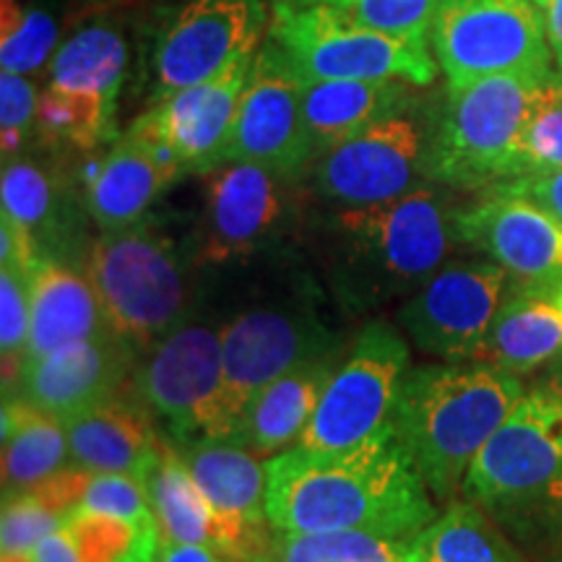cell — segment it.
<instances>
[{
  "instance_id": "obj_29",
  "label": "cell",
  "mask_w": 562,
  "mask_h": 562,
  "mask_svg": "<svg viewBox=\"0 0 562 562\" xmlns=\"http://www.w3.org/2000/svg\"><path fill=\"white\" fill-rule=\"evenodd\" d=\"M70 463L63 419L3 393V495L37 487Z\"/></svg>"
},
{
  "instance_id": "obj_42",
  "label": "cell",
  "mask_w": 562,
  "mask_h": 562,
  "mask_svg": "<svg viewBox=\"0 0 562 562\" xmlns=\"http://www.w3.org/2000/svg\"><path fill=\"white\" fill-rule=\"evenodd\" d=\"M539 562H562V495L508 524Z\"/></svg>"
},
{
  "instance_id": "obj_3",
  "label": "cell",
  "mask_w": 562,
  "mask_h": 562,
  "mask_svg": "<svg viewBox=\"0 0 562 562\" xmlns=\"http://www.w3.org/2000/svg\"><path fill=\"white\" fill-rule=\"evenodd\" d=\"M524 396L521 378L495 364H425L406 372L389 425L435 501L451 505L476 456Z\"/></svg>"
},
{
  "instance_id": "obj_8",
  "label": "cell",
  "mask_w": 562,
  "mask_h": 562,
  "mask_svg": "<svg viewBox=\"0 0 562 562\" xmlns=\"http://www.w3.org/2000/svg\"><path fill=\"white\" fill-rule=\"evenodd\" d=\"M269 40L302 81H406L430 87L438 76V60L427 50V42L368 30L328 5L277 0Z\"/></svg>"
},
{
  "instance_id": "obj_32",
  "label": "cell",
  "mask_w": 562,
  "mask_h": 562,
  "mask_svg": "<svg viewBox=\"0 0 562 562\" xmlns=\"http://www.w3.org/2000/svg\"><path fill=\"white\" fill-rule=\"evenodd\" d=\"M252 562H414V537L378 531H279Z\"/></svg>"
},
{
  "instance_id": "obj_39",
  "label": "cell",
  "mask_w": 562,
  "mask_h": 562,
  "mask_svg": "<svg viewBox=\"0 0 562 562\" xmlns=\"http://www.w3.org/2000/svg\"><path fill=\"white\" fill-rule=\"evenodd\" d=\"M550 170H562V76L558 70L547 79L524 136V175Z\"/></svg>"
},
{
  "instance_id": "obj_34",
  "label": "cell",
  "mask_w": 562,
  "mask_h": 562,
  "mask_svg": "<svg viewBox=\"0 0 562 562\" xmlns=\"http://www.w3.org/2000/svg\"><path fill=\"white\" fill-rule=\"evenodd\" d=\"M60 529L79 562H157L161 547L159 531L87 508L70 510Z\"/></svg>"
},
{
  "instance_id": "obj_47",
  "label": "cell",
  "mask_w": 562,
  "mask_h": 562,
  "mask_svg": "<svg viewBox=\"0 0 562 562\" xmlns=\"http://www.w3.org/2000/svg\"><path fill=\"white\" fill-rule=\"evenodd\" d=\"M3 562H34L32 554H9V558H3Z\"/></svg>"
},
{
  "instance_id": "obj_19",
  "label": "cell",
  "mask_w": 562,
  "mask_h": 562,
  "mask_svg": "<svg viewBox=\"0 0 562 562\" xmlns=\"http://www.w3.org/2000/svg\"><path fill=\"white\" fill-rule=\"evenodd\" d=\"M136 357L138 351L115 334L68 344L21 364L11 393L60 419L74 417L121 396L131 385Z\"/></svg>"
},
{
  "instance_id": "obj_5",
  "label": "cell",
  "mask_w": 562,
  "mask_h": 562,
  "mask_svg": "<svg viewBox=\"0 0 562 562\" xmlns=\"http://www.w3.org/2000/svg\"><path fill=\"white\" fill-rule=\"evenodd\" d=\"M83 273L112 334L138 355L201 305L191 235L178 240L151 216L91 240Z\"/></svg>"
},
{
  "instance_id": "obj_21",
  "label": "cell",
  "mask_w": 562,
  "mask_h": 562,
  "mask_svg": "<svg viewBox=\"0 0 562 562\" xmlns=\"http://www.w3.org/2000/svg\"><path fill=\"white\" fill-rule=\"evenodd\" d=\"M3 214L26 232L40 261H55L83 271L91 240L83 235V211L76 186L53 165L13 157L0 175Z\"/></svg>"
},
{
  "instance_id": "obj_35",
  "label": "cell",
  "mask_w": 562,
  "mask_h": 562,
  "mask_svg": "<svg viewBox=\"0 0 562 562\" xmlns=\"http://www.w3.org/2000/svg\"><path fill=\"white\" fill-rule=\"evenodd\" d=\"M58 21L40 5H21L3 0L0 13V68L32 76L50 66L58 50Z\"/></svg>"
},
{
  "instance_id": "obj_44",
  "label": "cell",
  "mask_w": 562,
  "mask_h": 562,
  "mask_svg": "<svg viewBox=\"0 0 562 562\" xmlns=\"http://www.w3.org/2000/svg\"><path fill=\"white\" fill-rule=\"evenodd\" d=\"M157 562H229V560L209 544L161 542Z\"/></svg>"
},
{
  "instance_id": "obj_17",
  "label": "cell",
  "mask_w": 562,
  "mask_h": 562,
  "mask_svg": "<svg viewBox=\"0 0 562 562\" xmlns=\"http://www.w3.org/2000/svg\"><path fill=\"white\" fill-rule=\"evenodd\" d=\"M175 448L220 521L224 558L256 560L271 537L261 456L227 435H201Z\"/></svg>"
},
{
  "instance_id": "obj_25",
  "label": "cell",
  "mask_w": 562,
  "mask_h": 562,
  "mask_svg": "<svg viewBox=\"0 0 562 562\" xmlns=\"http://www.w3.org/2000/svg\"><path fill=\"white\" fill-rule=\"evenodd\" d=\"M341 362L344 351L323 355L300 362L297 368L286 370L277 381H271L252 396L240 425H237L235 440H240L243 446H248L252 453L263 456V459L297 446Z\"/></svg>"
},
{
  "instance_id": "obj_7",
  "label": "cell",
  "mask_w": 562,
  "mask_h": 562,
  "mask_svg": "<svg viewBox=\"0 0 562 562\" xmlns=\"http://www.w3.org/2000/svg\"><path fill=\"white\" fill-rule=\"evenodd\" d=\"M302 178L252 161H224L203 175V214L191 235L199 269L284 256L302 229Z\"/></svg>"
},
{
  "instance_id": "obj_1",
  "label": "cell",
  "mask_w": 562,
  "mask_h": 562,
  "mask_svg": "<svg viewBox=\"0 0 562 562\" xmlns=\"http://www.w3.org/2000/svg\"><path fill=\"white\" fill-rule=\"evenodd\" d=\"M266 516L279 531H378L417 537L438 518L391 425L339 451L294 446L266 459Z\"/></svg>"
},
{
  "instance_id": "obj_31",
  "label": "cell",
  "mask_w": 562,
  "mask_h": 562,
  "mask_svg": "<svg viewBox=\"0 0 562 562\" xmlns=\"http://www.w3.org/2000/svg\"><path fill=\"white\" fill-rule=\"evenodd\" d=\"M125 68H128V45L123 32L112 24H89L70 34L55 50L50 66V83L63 89L89 91L117 108Z\"/></svg>"
},
{
  "instance_id": "obj_41",
  "label": "cell",
  "mask_w": 562,
  "mask_h": 562,
  "mask_svg": "<svg viewBox=\"0 0 562 562\" xmlns=\"http://www.w3.org/2000/svg\"><path fill=\"white\" fill-rule=\"evenodd\" d=\"M40 91L30 76L0 70V136L3 161L21 157L32 136H37Z\"/></svg>"
},
{
  "instance_id": "obj_28",
  "label": "cell",
  "mask_w": 562,
  "mask_h": 562,
  "mask_svg": "<svg viewBox=\"0 0 562 562\" xmlns=\"http://www.w3.org/2000/svg\"><path fill=\"white\" fill-rule=\"evenodd\" d=\"M149 497V505L157 516L161 542L209 544L222 552V531L214 510L188 472L186 461L175 442L161 432L157 459L146 469L140 480Z\"/></svg>"
},
{
  "instance_id": "obj_24",
  "label": "cell",
  "mask_w": 562,
  "mask_h": 562,
  "mask_svg": "<svg viewBox=\"0 0 562 562\" xmlns=\"http://www.w3.org/2000/svg\"><path fill=\"white\" fill-rule=\"evenodd\" d=\"M70 463L97 474H128L144 480L157 459L161 430L149 409L131 393L63 419Z\"/></svg>"
},
{
  "instance_id": "obj_16",
  "label": "cell",
  "mask_w": 562,
  "mask_h": 562,
  "mask_svg": "<svg viewBox=\"0 0 562 562\" xmlns=\"http://www.w3.org/2000/svg\"><path fill=\"white\" fill-rule=\"evenodd\" d=\"M224 161H252L292 178L307 175L313 165L302 121V79L271 40L256 55Z\"/></svg>"
},
{
  "instance_id": "obj_23",
  "label": "cell",
  "mask_w": 562,
  "mask_h": 562,
  "mask_svg": "<svg viewBox=\"0 0 562 562\" xmlns=\"http://www.w3.org/2000/svg\"><path fill=\"white\" fill-rule=\"evenodd\" d=\"M562 357V277L510 281L474 362L526 375Z\"/></svg>"
},
{
  "instance_id": "obj_36",
  "label": "cell",
  "mask_w": 562,
  "mask_h": 562,
  "mask_svg": "<svg viewBox=\"0 0 562 562\" xmlns=\"http://www.w3.org/2000/svg\"><path fill=\"white\" fill-rule=\"evenodd\" d=\"M294 5H328L368 30L427 42L442 0H290Z\"/></svg>"
},
{
  "instance_id": "obj_11",
  "label": "cell",
  "mask_w": 562,
  "mask_h": 562,
  "mask_svg": "<svg viewBox=\"0 0 562 562\" xmlns=\"http://www.w3.org/2000/svg\"><path fill=\"white\" fill-rule=\"evenodd\" d=\"M430 42L448 87L487 76L552 74L544 11L531 0H442Z\"/></svg>"
},
{
  "instance_id": "obj_43",
  "label": "cell",
  "mask_w": 562,
  "mask_h": 562,
  "mask_svg": "<svg viewBox=\"0 0 562 562\" xmlns=\"http://www.w3.org/2000/svg\"><path fill=\"white\" fill-rule=\"evenodd\" d=\"M495 188H503V191L518 193L524 195V199L539 203V206L547 209L552 216H558L562 222V170L524 175V178L508 180Z\"/></svg>"
},
{
  "instance_id": "obj_2",
  "label": "cell",
  "mask_w": 562,
  "mask_h": 562,
  "mask_svg": "<svg viewBox=\"0 0 562 562\" xmlns=\"http://www.w3.org/2000/svg\"><path fill=\"white\" fill-rule=\"evenodd\" d=\"M313 235L323 286L349 315L409 297L459 240L456 211L427 186L370 206H336Z\"/></svg>"
},
{
  "instance_id": "obj_13",
  "label": "cell",
  "mask_w": 562,
  "mask_h": 562,
  "mask_svg": "<svg viewBox=\"0 0 562 562\" xmlns=\"http://www.w3.org/2000/svg\"><path fill=\"white\" fill-rule=\"evenodd\" d=\"M409 372V347L391 323L372 321L357 334L334 372L297 446L339 451L389 425L398 389Z\"/></svg>"
},
{
  "instance_id": "obj_33",
  "label": "cell",
  "mask_w": 562,
  "mask_h": 562,
  "mask_svg": "<svg viewBox=\"0 0 562 562\" xmlns=\"http://www.w3.org/2000/svg\"><path fill=\"white\" fill-rule=\"evenodd\" d=\"M115 112V104L102 97L47 83V89L40 91L37 136L55 149L94 151L117 138Z\"/></svg>"
},
{
  "instance_id": "obj_30",
  "label": "cell",
  "mask_w": 562,
  "mask_h": 562,
  "mask_svg": "<svg viewBox=\"0 0 562 562\" xmlns=\"http://www.w3.org/2000/svg\"><path fill=\"white\" fill-rule=\"evenodd\" d=\"M414 552L422 562H531L472 501H453L414 537Z\"/></svg>"
},
{
  "instance_id": "obj_27",
  "label": "cell",
  "mask_w": 562,
  "mask_h": 562,
  "mask_svg": "<svg viewBox=\"0 0 562 562\" xmlns=\"http://www.w3.org/2000/svg\"><path fill=\"white\" fill-rule=\"evenodd\" d=\"M414 104L406 81H302V121L313 161L368 125Z\"/></svg>"
},
{
  "instance_id": "obj_18",
  "label": "cell",
  "mask_w": 562,
  "mask_h": 562,
  "mask_svg": "<svg viewBox=\"0 0 562 562\" xmlns=\"http://www.w3.org/2000/svg\"><path fill=\"white\" fill-rule=\"evenodd\" d=\"M256 55H248L214 79L172 91L138 117V123L172 151L186 175H206L224 165Z\"/></svg>"
},
{
  "instance_id": "obj_6",
  "label": "cell",
  "mask_w": 562,
  "mask_h": 562,
  "mask_svg": "<svg viewBox=\"0 0 562 562\" xmlns=\"http://www.w3.org/2000/svg\"><path fill=\"white\" fill-rule=\"evenodd\" d=\"M550 74H508L448 87L435 121L430 180L495 188L524 175V136Z\"/></svg>"
},
{
  "instance_id": "obj_9",
  "label": "cell",
  "mask_w": 562,
  "mask_h": 562,
  "mask_svg": "<svg viewBox=\"0 0 562 562\" xmlns=\"http://www.w3.org/2000/svg\"><path fill=\"white\" fill-rule=\"evenodd\" d=\"M461 495L501 524L562 495V396L526 393L476 456Z\"/></svg>"
},
{
  "instance_id": "obj_40",
  "label": "cell",
  "mask_w": 562,
  "mask_h": 562,
  "mask_svg": "<svg viewBox=\"0 0 562 562\" xmlns=\"http://www.w3.org/2000/svg\"><path fill=\"white\" fill-rule=\"evenodd\" d=\"M79 508L123 518V521L133 524L136 529L159 531L157 516H154L144 484H140L136 476L94 472L87 484V490H83Z\"/></svg>"
},
{
  "instance_id": "obj_46",
  "label": "cell",
  "mask_w": 562,
  "mask_h": 562,
  "mask_svg": "<svg viewBox=\"0 0 562 562\" xmlns=\"http://www.w3.org/2000/svg\"><path fill=\"white\" fill-rule=\"evenodd\" d=\"M542 389L558 393V396H562V357L558 360V368H554L550 375H547V381L542 383Z\"/></svg>"
},
{
  "instance_id": "obj_26",
  "label": "cell",
  "mask_w": 562,
  "mask_h": 562,
  "mask_svg": "<svg viewBox=\"0 0 562 562\" xmlns=\"http://www.w3.org/2000/svg\"><path fill=\"white\" fill-rule=\"evenodd\" d=\"M30 292L32 318L24 362L50 355L68 344L112 334L102 302L81 269L40 261L30 271Z\"/></svg>"
},
{
  "instance_id": "obj_45",
  "label": "cell",
  "mask_w": 562,
  "mask_h": 562,
  "mask_svg": "<svg viewBox=\"0 0 562 562\" xmlns=\"http://www.w3.org/2000/svg\"><path fill=\"white\" fill-rule=\"evenodd\" d=\"M544 26L547 40H550L554 70L562 76V0H550V5L544 9Z\"/></svg>"
},
{
  "instance_id": "obj_4",
  "label": "cell",
  "mask_w": 562,
  "mask_h": 562,
  "mask_svg": "<svg viewBox=\"0 0 562 562\" xmlns=\"http://www.w3.org/2000/svg\"><path fill=\"white\" fill-rule=\"evenodd\" d=\"M328 290L307 271H284L269 286L222 318L224 381L216 435L235 438L258 391L286 370L323 355L347 351V339L323 315Z\"/></svg>"
},
{
  "instance_id": "obj_22",
  "label": "cell",
  "mask_w": 562,
  "mask_h": 562,
  "mask_svg": "<svg viewBox=\"0 0 562 562\" xmlns=\"http://www.w3.org/2000/svg\"><path fill=\"white\" fill-rule=\"evenodd\" d=\"M182 175L180 161L161 138L136 121L91 170L83 206L100 232L125 229L146 220L159 195Z\"/></svg>"
},
{
  "instance_id": "obj_10",
  "label": "cell",
  "mask_w": 562,
  "mask_h": 562,
  "mask_svg": "<svg viewBox=\"0 0 562 562\" xmlns=\"http://www.w3.org/2000/svg\"><path fill=\"white\" fill-rule=\"evenodd\" d=\"M222 381V318L199 305L136 357L131 393L178 446L216 435Z\"/></svg>"
},
{
  "instance_id": "obj_12",
  "label": "cell",
  "mask_w": 562,
  "mask_h": 562,
  "mask_svg": "<svg viewBox=\"0 0 562 562\" xmlns=\"http://www.w3.org/2000/svg\"><path fill=\"white\" fill-rule=\"evenodd\" d=\"M435 123L417 104L368 125L334 149L321 154L307 170L311 191L334 206H370L402 199L430 180Z\"/></svg>"
},
{
  "instance_id": "obj_38",
  "label": "cell",
  "mask_w": 562,
  "mask_h": 562,
  "mask_svg": "<svg viewBox=\"0 0 562 562\" xmlns=\"http://www.w3.org/2000/svg\"><path fill=\"white\" fill-rule=\"evenodd\" d=\"M63 526V516L53 510L37 492L21 490L3 495V516H0V552L32 554L42 539H47Z\"/></svg>"
},
{
  "instance_id": "obj_14",
  "label": "cell",
  "mask_w": 562,
  "mask_h": 562,
  "mask_svg": "<svg viewBox=\"0 0 562 562\" xmlns=\"http://www.w3.org/2000/svg\"><path fill=\"white\" fill-rule=\"evenodd\" d=\"M261 0H188L154 40L149 74L154 102L209 81L261 50L269 26Z\"/></svg>"
},
{
  "instance_id": "obj_20",
  "label": "cell",
  "mask_w": 562,
  "mask_h": 562,
  "mask_svg": "<svg viewBox=\"0 0 562 562\" xmlns=\"http://www.w3.org/2000/svg\"><path fill=\"white\" fill-rule=\"evenodd\" d=\"M456 237L516 281L562 277V222L518 193L490 188L487 199L456 211Z\"/></svg>"
},
{
  "instance_id": "obj_15",
  "label": "cell",
  "mask_w": 562,
  "mask_h": 562,
  "mask_svg": "<svg viewBox=\"0 0 562 562\" xmlns=\"http://www.w3.org/2000/svg\"><path fill=\"white\" fill-rule=\"evenodd\" d=\"M510 279L495 261H448L402 302L396 318L425 355L474 362Z\"/></svg>"
},
{
  "instance_id": "obj_48",
  "label": "cell",
  "mask_w": 562,
  "mask_h": 562,
  "mask_svg": "<svg viewBox=\"0 0 562 562\" xmlns=\"http://www.w3.org/2000/svg\"><path fill=\"white\" fill-rule=\"evenodd\" d=\"M531 3H537L539 5V9H547V5H550V0H531Z\"/></svg>"
},
{
  "instance_id": "obj_37",
  "label": "cell",
  "mask_w": 562,
  "mask_h": 562,
  "mask_svg": "<svg viewBox=\"0 0 562 562\" xmlns=\"http://www.w3.org/2000/svg\"><path fill=\"white\" fill-rule=\"evenodd\" d=\"M32 292L30 271L21 266H0V357H3V391L16 381L30 341Z\"/></svg>"
}]
</instances>
